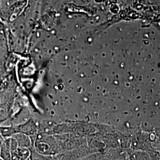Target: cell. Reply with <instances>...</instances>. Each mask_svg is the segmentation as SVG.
I'll return each mask as SVG.
<instances>
[{"instance_id": "5b68a950", "label": "cell", "mask_w": 160, "mask_h": 160, "mask_svg": "<svg viewBox=\"0 0 160 160\" xmlns=\"http://www.w3.org/2000/svg\"><path fill=\"white\" fill-rule=\"evenodd\" d=\"M17 133L15 126L11 125H0V135L3 139L12 138Z\"/></svg>"}, {"instance_id": "3957f363", "label": "cell", "mask_w": 160, "mask_h": 160, "mask_svg": "<svg viewBox=\"0 0 160 160\" xmlns=\"http://www.w3.org/2000/svg\"><path fill=\"white\" fill-rule=\"evenodd\" d=\"M12 137L17 142L18 147L30 148L32 146L31 137L22 133H16Z\"/></svg>"}, {"instance_id": "7a4b0ae2", "label": "cell", "mask_w": 160, "mask_h": 160, "mask_svg": "<svg viewBox=\"0 0 160 160\" xmlns=\"http://www.w3.org/2000/svg\"><path fill=\"white\" fill-rule=\"evenodd\" d=\"M14 126L17 133H22L30 137L34 135L38 130L37 126H36L34 123L30 120Z\"/></svg>"}, {"instance_id": "ba28073f", "label": "cell", "mask_w": 160, "mask_h": 160, "mask_svg": "<svg viewBox=\"0 0 160 160\" xmlns=\"http://www.w3.org/2000/svg\"><path fill=\"white\" fill-rule=\"evenodd\" d=\"M30 160V157H29V158H28V159H26V160Z\"/></svg>"}, {"instance_id": "8992f818", "label": "cell", "mask_w": 160, "mask_h": 160, "mask_svg": "<svg viewBox=\"0 0 160 160\" xmlns=\"http://www.w3.org/2000/svg\"><path fill=\"white\" fill-rule=\"evenodd\" d=\"M17 153L20 160H26L30 157V149L27 148L18 147Z\"/></svg>"}, {"instance_id": "277c9868", "label": "cell", "mask_w": 160, "mask_h": 160, "mask_svg": "<svg viewBox=\"0 0 160 160\" xmlns=\"http://www.w3.org/2000/svg\"><path fill=\"white\" fill-rule=\"evenodd\" d=\"M10 138L3 139L0 146V157L3 160H10Z\"/></svg>"}, {"instance_id": "52a82bcc", "label": "cell", "mask_w": 160, "mask_h": 160, "mask_svg": "<svg viewBox=\"0 0 160 160\" xmlns=\"http://www.w3.org/2000/svg\"><path fill=\"white\" fill-rule=\"evenodd\" d=\"M2 140H3V138H0V146H1V142H2Z\"/></svg>"}, {"instance_id": "9c48e42d", "label": "cell", "mask_w": 160, "mask_h": 160, "mask_svg": "<svg viewBox=\"0 0 160 160\" xmlns=\"http://www.w3.org/2000/svg\"><path fill=\"white\" fill-rule=\"evenodd\" d=\"M0 160H2V158H1V157H0Z\"/></svg>"}, {"instance_id": "6da1fadb", "label": "cell", "mask_w": 160, "mask_h": 160, "mask_svg": "<svg viewBox=\"0 0 160 160\" xmlns=\"http://www.w3.org/2000/svg\"><path fill=\"white\" fill-rule=\"evenodd\" d=\"M40 154L52 156L57 151V143L51 136L46 135H38L32 147Z\"/></svg>"}]
</instances>
